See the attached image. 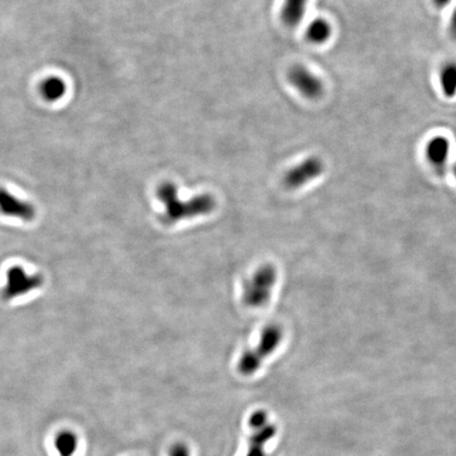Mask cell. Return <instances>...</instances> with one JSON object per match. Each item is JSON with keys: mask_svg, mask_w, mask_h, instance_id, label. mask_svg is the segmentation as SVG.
Segmentation results:
<instances>
[{"mask_svg": "<svg viewBox=\"0 0 456 456\" xmlns=\"http://www.w3.org/2000/svg\"><path fill=\"white\" fill-rule=\"evenodd\" d=\"M324 170V161L319 157L310 155L284 175V183L288 189H299L321 177Z\"/></svg>", "mask_w": 456, "mask_h": 456, "instance_id": "5b68a950", "label": "cell"}, {"mask_svg": "<svg viewBox=\"0 0 456 456\" xmlns=\"http://www.w3.org/2000/svg\"><path fill=\"white\" fill-rule=\"evenodd\" d=\"M278 272L272 264H264L243 284L242 301L248 308H261L268 304L276 286Z\"/></svg>", "mask_w": 456, "mask_h": 456, "instance_id": "3957f363", "label": "cell"}, {"mask_svg": "<svg viewBox=\"0 0 456 456\" xmlns=\"http://www.w3.org/2000/svg\"><path fill=\"white\" fill-rule=\"evenodd\" d=\"M266 422H268V415H266V411H262V410H259V411L255 412L252 414L250 418V426L254 429L259 430L261 428L266 426Z\"/></svg>", "mask_w": 456, "mask_h": 456, "instance_id": "9a60e30c", "label": "cell"}, {"mask_svg": "<svg viewBox=\"0 0 456 456\" xmlns=\"http://www.w3.org/2000/svg\"><path fill=\"white\" fill-rule=\"evenodd\" d=\"M157 197L164 205L160 220L163 224L173 225L185 219L206 216L214 212L217 201L212 195L201 194L189 200L179 198L178 189L173 183L164 182L157 187Z\"/></svg>", "mask_w": 456, "mask_h": 456, "instance_id": "6da1fadb", "label": "cell"}, {"mask_svg": "<svg viewBox=\"0 0 456 456\" xmlns=\"http://www.w3.org/2000/svg\"><path fill=\"white\" fill-rule=\"evenodd\" d=\"M284 338V330L278 324H270L261 333L260 340L254 348L246 350L241 356L238 364V371L242 375L250 376L256 373L263 361L270 357Z\"/></svg>", "mask_w": 456, "mask_h": 456, "instance_id": "7a4b0ae2", "label": "cell"}, {"mask_svg": "<svg viewBox=\"0 0 456 456\" xmlns=\"http://www.w3.org/2000/svg\"><path fill=\"white\" fill-rule=\"evenodd\" d=\"M449 32L451 34V37L454 39H456V7L454 8L451 16H450Z\"/></svg>", "mask_w": 456, "mask_h": 456, "instance_id": "e0dca14e", "label": "cell"}, {"mask_svg": "<svg viewBox=\"0 0 456 456\" xmlns=\"http://www.w3.org/2000/svg\"><path fill=\"white\" fill-rule=\"evenodd\" d=\"M275 434H276V427L272 425H266L259 429L250 438V447L246 456H266L264 447L266 443L274 437Z\"/></svg>", "mask_w": 456, "mask_h": 456, "instance_id": "8fae6325", "label": "cell"}, {"mask_svg": "<svg viewBox=\"0 0 456 456\" xmlns=\"http://www.w3.org/2000/svg\"><path fill=\"white\" fill-rule=\"evenodd\" d=\"M306 37L315 45L326 43L332 37V26L322 17L313 19L306 28Z\"/></svg>", "mask_w": 456, "mask_h": 456, "instance_id": "30bf717a", "label": "cell"}, {"mask_svg": "<svg viewBox=\"0 0 456 456\" xmlns=\"http://www.w3.org/2000/svg\"><path fill=\"white\" fill-rule=\"evenodd\" d=\"M308 0H284L281 19L288 28H295L301 23L308 9Z\"/></svg>", "mask_w": 456, "mask_h": 456, "instance_id": "9c48e42d", "label": "cell"}, {"mask_svg": "<svg viewBox=\"0 0 456 456\" xmlns=\"http://www.w3.org/2000/svg\"><path fill=\"white\" fill-rule=\"evenodd\" d=\"M442 92L448 99L456 97V61H448L439 71Z\"/></svg>", "mask_w": 456, "mask_h": 456, "instance_id": "4fadbf2b", "label": "cell"}, {"mask_svg": "<svg viewBox=\"0 0 456 456\" xmlns=\"http://www.w3.org/2000/svg\"><path fill=\"white\" fill-rule=\"evenodd\" d=\"M169 456H190V451L184 443H175L169 449Z\"/></svg>", "mask_w": 456, "mask_h": 456, "instance_id": "2e32d148", "label": "cell"}, {"mask_svg": "<svg viewBox=\"0 0 456 456\" xmlns=\"http://www.w3.org/2000/svg\"><path fill=\"white\" fill-rule=\"evenodd\" d=\"M43 284V277L41 275H30L21 266H11L6 275V284L1 290V298L6 301H10L37 290Z\"/></svg>", "mask_w": 456, "mask_h": 456, "instance_id": "277c9868", "label": "cell"}, {"mask_svg": "<svg viewBox=\"0 0 456 456\" xmlns=\"http://www.w3.org/2000/svg\"><path fill=\"white\" fill-rule=\"evenodd\" d=\"M77 434L70 430H63L55 437L54 445L59 456H73L77 450Z\"/></svg>", "mask_w": 456, "mask_h": 456, "instance_id": "5bb4252c", "label": "cell"}, {"mask_svg": "<svg viewBox=\"0 0 456 456\" xmlns=\"http://www.w3.org/2000/svg\"><path fill=\"white\" fill-rule=\"evenodd\" d=\"M0 212L25 222H31L37 217V209L31 203L17 198L3 187H0Z\"/></svg>", "mask_w": 456, "mask_h": 456, "instance_id": "52a82bcc", "label": "cell"}, {"mask_svg": "<svg viewBox=\"0 0 456 456\" xmlns=\"http://www.w3.org/2000/svg\"><path fill=\"white\" fill-rule=\"evenodd\" d=\"M451 0H433V3L437 6L438 8H444L449 5Z\"/></svg>", "mask_w": 456, "mask_h": 456, "instance_id": "ac0fdd59", "label": "cell"}, {"mask_svg": "<svg viewBox=\"0 0 456 456\" xmlns=\"http://www.w3.org/2000/svg\"><path fill=\"white\" fill-rule=\"evenodd\" d=\"M452 172H453L454 178L456 180V163L453 165V168H452Z\"/></svg>", "mask_w": 456, "mask_h": 456, "instance_id": "d6986e66", "label": "cell"}, {"mask_svg": "<svg viewBox=\"0 0 456 456\" xmlns=\"http://www.w3.org/2000/svg\"><path fill=\"white\" fill-rule=\"evenodd\" d=\"M67 85L61 77H50L41 85V95L49 103H55L65 97Z\"/></svg>", "mask_w": 456, "mask_h": 456, "instance_id": "7c38bea8", "label": "cell"}, {"mask_svg": "<svg viewBox=\"0 0 456 456\" xmlns=\"http://www.w3.org/2000/svg\"><path fill=\"white\" fill-rule=\"evenodd\" d=\"M451 144L444 135H435L428 141L425 153L428 162L436 168H443L449 159Z\"/></svg>", "mask_w": 456, "mask_h": 456, "instance_id": "ba28073f", "label": "cell"}, {"mask_svg": "<svg viewBox=\"0 0 456 456\" xmlns=\"http://www.w3.org/2000/svg\"><path fill=\"white\" fill-rule=\"evenodd\" d=\"M288 77L293 87L296 88L298 92L306 99H318L324 93V81L304 66L296 65L292 67L288 71Z\"/></svg>", "mask_w": 456, "mask_h": 456, "instance_id": "8992f818", "label": "cell"}]
</instances>
